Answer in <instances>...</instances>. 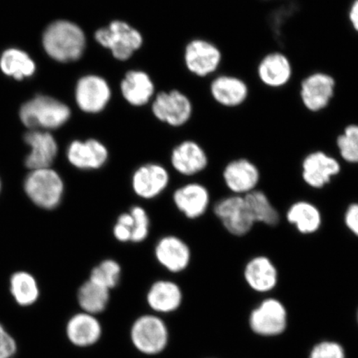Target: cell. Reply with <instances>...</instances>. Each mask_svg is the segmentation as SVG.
<instances>
[{
    "mask_svg": "<svg viewBox=\"0 0 358 358\" xmlns=\"http://www.w3.org/2000/svg\"><path fill=\"white\" fill-rule=\"evenodd\" d=\"M43 47L48 55L58 62H69L82 57L86 38L80 27L69 21H57L45 31Z\"/></svg>",
    "mask_w": 358,
    "mask_h": 358,
    "instance_id": "cell-1",
    "label": "cell"
},
{
    "mask_svg": "<svg viewBox=\"0 0 358 358\" xmlns=\"http://www.w3.org/2000/svg\"><path fill=\"white\" fill-rule=\"evenodd\" d=\"M27 196L44 210H55L64 199L65 185L64 179L52 168L31 170L24 182Z\"/></svg>",
    "mask_w": 358,
    "mask_h": 358,
    "instance_id": "cell-2",
    "label": "cell"
},
{
    "mask_svg": "<svg viewBox=\"0 0 358 358\" xmlns=\"http://www.w3.org/2000/svg\"><path fill=\"white\" fill-rule=\"evenodd\" d=\"M20 118L31 131L38 128L55 129L69 120V106L52 97L39 96L25 103L20 110Z\"/></svg>",
    "mask_w": 358,
    "mask_h": 358,
    "instance_id": "cell-3",
    "label": "cell"
},
{
    "mask_svg": "<svg viewBox=\"0 0 358 358\" xmlns=\"http://www.w3.org/2000/svg\"><path fill=\"white\" fill-rule=\"evenodd\" d=\"M337 92L334 76L325 71H315L306 76L299 86V99L306 110L320 113L331 105Z\"/></svg>",
    "mask_w": 358,
    "mask_h": 358,
    "instance_id": "cell-4",
    "label": "cell"
},
{
    "mask_svg": "<svg viewBox=\"0 0 358 358\" xmlns=\"http://www.w3.org/2000/svg\"><path fill=\"white\" fill-rule=\"evenodd\" d=\"M133 345L146 355H156L166 348L169 330L159 317L143 315L134 321L131 330Z\"/></svg>",
    "mask_w": 358,
    "mask_h": 358,
    "instance_id": "cell-5",
    "label": "cell"
},
{
    "mask_svg": "<svg viewBox=\"0 0 358 358\" xmlns=\"http://www.w3.org/2000/svg\"><path fill=\"white\" fill-rule=\"evenodd\" d=\"M96 41L103 47L109 48L116 59H129L134 51L141 47L142 36L127 22L114 21L107 27L96 31Z\"/></svg>",
    "mask_w": 358,
    "mask_h": 358,
    "instance_id": "cell-6",
    "label": "cell"
},
{
    "mask_svg": "<svg viewBox=\"0 0 358 358\" xmlns=\"http://www.w3.org/2000/svg\"><path fill=\"white\" fill-rule=\"evenodd\" d=\"M213 211L224 228L235 236L248 234L255 225L244 196L232 195L219 200Z\"/></svg>",
    "mask_w": 358,
    "mask_h": 358,
    "instance_id": "cell-7",
    "label": "cell"
},
{
    "mask_svg": "<svg viewBox=\"0 0 358 358\" xmlns=\"http://www.w3.org/2000/svg\"><path fill=\"white\" fill-rule=\"evenodd\" d=\"M170 174L164 165L148 163L138 166L132 174L131 187L134 194L145 200H152L168 189Z\"/></svg>",
    "mask_w": 358,
    "mask_h": 358,
    "instance_id": "cell-8",
    "label": "cell"
},
{
    "mask_svg": "<svg viewBox=\"0 0 358 358\" xmlns=\"http://www.w3.org/2000/svg\"><path fill=\"white\" fill-rule=\"evenodd\" d=\"M155 257L165 270L173 274H178L189 266L192 252L189 245L180 237L168 235L157 241Z\"/></svg>",
    "mask_w": 358,
    "mask_h": 358,
    "instance_id": "cell-9",
    "label": "cell"
},
{
    "mask_svg": "<svg viewBox=\"0 0 358 358\" xmlns=\"http://www.w3.org/2000/svg\"><path fill=\"white\" fill-rule=\"evenodd\" d=\"M341 171V165L334 157L324 151L308 154L302 162V178L306 185L320 189L330 183Z\"/></svg>",
    "mask_w": 358,
    "mask_h": 358,
    "instance_id": "cell-10",
    "label": "cell"
},
{
    "mask_svg": "<svg viewBox=\"0 0 358 358\" xmlns=\"http://www.w3.org/2000/svg\"><path fill=\"white\" fill-rule=\"evenodd\" d=\"M66 158L75 169L92 171L105 166L109 159V151L105 145L95 138L86 141H75L67 148Z\"/></svg>",
    "mask_w": 358,
    "mask_h": 358,
    "instance_id": "cell-11",
    "label": "cell"
},
{
    "mask_svg": "<svg viewBox=\"0 0 358 358\" xmlns=\"http://www.w3.org/2000/svg\"><path fill=\"white\" fill-rule=\"evenodd\" d=\"M257 74L259 82L268 88L285 87L293 78L292 62L283 52H268L259 60Z\"/></svg>",
    "mask_w": 358,
    "mask_h": 358,
    "instance_id": "cell-12",
    "label": "cell"
},
{
    "mask_svg": "<svg viewBox=\"0 0 358 358\" xmlns=\"http://www.w3.org/2000/svg\"><path fill=\"white\" fill-rule=\"evenodd\" d=\"M209 191L199 182H189L178 187L173 194V201L178 211L190 220L203 217L210 206Z\"/></svg>",
    "mask_w": 358,
    "mask_h": 358,
    "instance_id": "cell-13",
    "label": "cell"
},
{
    "mask_svg": "<svg viewBox=\"0 0 358 358\" xmlns=\"http://www.w3.org/2000/svg\"><path fill=\"white\" fill-rule=\"evenodd\" d=\"M222 176L228 189L240 196L256 190L261 178L257 165L246 159L231 161L224 169Z\"/></svg>",
    "mask_w": 358,
    "mask_h": 358,
    "instance_id": "cell-14",
    "label": "cell"
},
{
    "mask_svg": "<svg viewBox=\"0 0 358 358\" xmlns=\"http://www.w3.org/2000/svg\"><path fill=\"white\" fill-rule=\"evenodd\" d=\"M152 109L157 118L172 127L185 124L192 113L189 100L178 91L159 93Z\"/></svg>",
    "mask_w": 358,
    "mask_h": 358,
    "instance_id": "cell-15",
    "label": "cell"
},
{
    "mask_svg": "<svg viewBox=\"0 0 358 358\" xmlns=\"http://www.w3.org/2000/svg\"><path fill=\"white\" fill-rule=\"evenodd\" d=\"M30 152L26 157V168L31 170L52 168L58 153L57 141L50 133L30 131L24 136Z\"/></svg>",
    "mask_w": 358,
    "mask_h": 358,
    "instance_id": "cell-16",
    "label": "cell"
},
{
    "mask_svg": "<svg viewBox=\"0 0 358 358\" xmlns=\"http://www.w3.org/2000/svg\"><path fill=\"white\" fill-rule=\"evenodd\" d=\"M285 308L275 299H268L253 310L250 323L254 332L261 335L280 334L286 327Z\"/></svg>",
    "mask_w": 358,
    "mask_h": 358,
    "instance_id": "cell-17",
    "label": "cell"
},
{
    "mask_svg": "<svg viewBox=\"0 0 358 358\" xmlns=\"http://www.w3.org/2000/svg\"><path fill=\"white\" fill-rule=\"evenodd\" d=\"M110 98V89L104 79L91 75L79 80L76 99L83 111L96 113L105 108Z\"/></svg>",
    "mask_w": 358,
    "mask_h": 358,
    "instance_id": "cell-18",
    "label": "cell"
},
{
    "mask_svg": "<svg viewBox=\"0 0 358 358\" xmlns=\"http://www.w3.org/2000/svg\"><path fill=\"white\" fill-rule=\"evenodd\" d=\"M185 60L187 69L192 73L205 77L218 69L222 61V53L211 43L194 40L187 45Z\"/></svg>",
    "mask_w": 358,
    "mask_h": 358,
    "instance_id": "cell-19",
    "label": "cell"
},
{
    "mask_svg": "<svg viewBox=\"0 0 358 358\" xmlns=\"http://www.w3.org/2000/svg\"><path fill=\"white\" fill-rule=\"evenodd\" d=\"M170 163L176 171L182 176H194L208 167L206 152L196 142L187 141L174 148Z\"/></svg>",
    "mask_w": 358,
    "mask_h": 358,
    "instance_id": "cell-20",
    "label": "cell"
},
{
    "mask_svg": "<svg viewBox=\"0 0 358 358\" xmlns=\"http://www.w3.org/2000/svg\"><path fill=\"white\" fill-rule=\"evenodd\" d=\"M66 334L67 338L75 346H92L101 337V324L96 315L85 312L76 313L67 322Z\"/></svg>",
    "mask_w": 358,
    "mask_h": 358,
    "instance_id": "cell-21",
    "label": "cell"
},
{
    "mask_svg": "<svg viewBox=\"0 0 358 358\" xmlns=\"http://www.w3.org/2000/svg\"><path fill=\"white\" fill-rule=\"evenodd\" d=\"M243 272L246 283L257 292H268L278 283V271L271 259L266 256L250 259Z\"/></svg>",
    "mask_w": 358,
    "mask_h": 358,
    "instance_id": "cell-22",
    "label": "cell"
},
{
    "mask_svg": "<svg viewBox=\"0 0 358 358\" xmlns=\"http://www.w3.org/2000/svg\"><path fill=\"white\" fill-rule=\"evenodd\" d=\"M211 93L219 104L227 107H238L248 101L250 87L243 79L225 75L213 80Z\"/></svg>",
    "mask_w": 358,
    "mask_h": 358,
    "instance_id": "cell-23",
    "label": "cell"
},
{
    "mask_svg": "<svg viewBox=\"0 0 358 358\" xmlns=\"http://www.w3.org/2000/svg\"><path fill=\"white\" fill-rule=\"evenodd\" d=\"M182 291L176 282L159 280L151 285L146 301L152 310L160 313L176 311L182 302Z\"/></svg>",
    "mask_w": 358,
    "mask_h": 358,
    "instance_id": "cell-24",
    "label": "cell"
},
{
    "mask_svg": "<svg viewBox=\"0 0 358 358\" xmlns=\"http://www.w3.org/2000/svg\"><path fill=\"white\" fill-rule=\"evenodd\" d=\"M286 218L301 234H315L322 225V215L315 204L299 201L290 206Z\"/></svg>",
    "mask_w": 358,
    "mask_h": 358,
    "instance_id": "cell-25",
    "label": "cell"
},
{
    "mask_svg": "<svg viewBox=\"0 0 358 358\" xmlns=\"http://www.w3.org/2000/svg\"><path fill=\"white\" fill-rule=\"evenodd\" d=\"M124 99L133 106H143L150 101L154 93V84L146 73L131 71L125 75L122 83Z\"/></svg>",
    "mask_w": 358,
    "mask_h": 358,
    "instance_id": "cell-26",
    "label": "cell"
},
{
    "mask_svg": "<svg viewBox=\"0 0 358 358\" xmlns=\"http://www.w3.org/2000/svg\"><path fill=\"white\" fill-rule=\"evenodd\" d=\"M110 290L88 280L80 286L78 301L83 312L96 315L106 310L108 306Z\"/></svg>",
    "mask_w": 358,
    "mask_h": 358,
    "instance_id": "cell-27",
    "label": "cell"
},
{
    "mask_svg": "<svg viewBox=\"0 0 358 358\" xmlns=\"http://www.w3.org/2000/svg\"><path fill=\"white\" fill-rule=\"evenodd\" d=\"M244 199L255 224L259 222L272 227L279 223V212L265 192L256 189L245 195Z\"/></svg>",
    "mask_w": 358,
    "mask_h": 358,
    "instance_id": "cell-28",
    "label": "cell"
},
{
    "mask_svg": "<svg viewBox=\"0 0 358 358\" xmlns=\"http://www.w3.org/2000/svg\"><path fill=\"white\" fill-rule=\"evenodd\" d=\"M10 293L22 307H29L38 301L40 289L37 280L28 272L15 273L10 278Z\"/></svg>",
    "mask_w": 358,
    "mask_h": 358,
    "instance_id": "cell-29",
    "label": "cell"
},
{
    "mask_svg": "<svg viewBox=\"0 0 358 358\" xmlns=\"http://www.w3.org/2000/svg\"><path fill=\"white\" fill-rule=\"evenodd\" d=\"M0 66L4 73L17 80L30 77L34 73L35 64L25 52L10 49L3 53Z\"/></svg>",
    "mask_w": 358,
    "mask_h": 358,
    "instance_id": "cell-30",
    "label": "cell"
},
{
    "mask_svg": "<svg viewBox=\"0 0 358 358\" xmlns=\"http://www.w3.org/2000/svg\"><path fill=\"white\" fill-rule=\"evenodd\" d=\"M122 273V266L115 259H106L92 268L89 280L111 290L119 285Z\"/></svg>",
    "mask_w": 358,
    "mask_h": 358,
    "instance_id": "cell-31",
    "label": "cell"
},
{
    "mask_svg": "<svg viewBox=\"0 0 358 358\" xmlns=\"http://www.w3.org/2000/svg\"><path fill=\"white\" fill-rule=\"evenodd\" d=\"M336 144L344 161L349 164H358V124L347 125L337 138Z\"/></svg>",
    "mask_w": 358,
    "mask_h": 358,
    "instance_id": "cell-32",
    "label": "cell"
},
{
    "mask_svg": "<svg viewBox=\"0 0 358 358\" xmlns=\"http://www.w3.org/2000/svg\"><path fill=\"white\" fill-rule=\"evenodd\" d=\"M133 217L131 243H141L149 236L150 220L146 210L141 206H134L131 211Z\"/></svg>",
    "mask_w": 358,
    "mask_h": 358,
    "instance_id": "cell-33",
    "label": "cell"
},
{
    "mask_svg": "<svg viewBox=\"0 0 358 358\" xmlns=\"http://www.w3.org/2000/svg\"><path fill=\"white\" fill-rule=\"evenodd\" d=\"M310 358H345L344 351L338 343L324 342L313 349Z\"/></svg>",
    "mask_w": 358,
    "mask_h": 358,
    "instance_id": "cell-34",
    "label": "cell"
},
{
    "mask_svg": "<svg viewBox=\"0 0 358 358\" xmlns=\"http://www.w3.org/2000/svg\"><path fill=\"white\" fill-rule=\"evenodd\" d=\"M17 352V344L15 338L0 323V358H13Z\"/></svg>",
    "mask_w": 358,
    "mask_h": 358,
    "instance_id": "cell-35",
    "label": "cell"
},
{
    "mask_svg": "<svg viewBox=\"0 0 358 358\" xmlns=\"http://www.w3.org/2000/svg\"><path fill=\"white\" fill-rule=\"evenodd\" d=\"M344 222L352 234L358 236V203L348 206L344 215Z\"/></svg>",
    "mask_w": 358,
    "mask_h": 358,
    "instance_id": "cell-36",
    "label": "cell"
},
{
    "mask_svg": "<svg viewBox=\"0 0 358 358\" xmlns=\"http://www.w3.org/2000/svg\"><path fill=\"white\" fill-rule=\"evenodd\" d=\"M113 236L120 243H131L132 229L124 224L116 222L113 227Z\"/></svg>",
    "mask_w": 358,
    "mask_h": 358,
    "instance_id": "cell-37",
    "label": "cell"
},
{
    "mask_svg": "<svg viewBox=\"0 0 358 358\" xmlns=\"http://www.w3.org/2000/svg\"><path fill=\"white\" fill-rule=\"evenodd\" d=\"M348 19L352 29L358 34V0H355L348 8Z\"/></svg>",
    "mask_w": 358,
    "mask_h": 358,
    "instance_id": "cell-38",
    "label": "cell"
},
{
    "mask_svg": "<svg viewBox=\"0 0 358 358\" xmlns=\"http://www.w3.org/2000/svg\"><path fill=\"white\" fill-rule=\"evenodd\" d=\"M1 189H2V182H1V179H0V192H1Z\"/></svg>",
    "mask_w": 358,
    "mask_h": 358,
    "instance_id": "cell-39",
    "label": "cell"
}]
</instances>
